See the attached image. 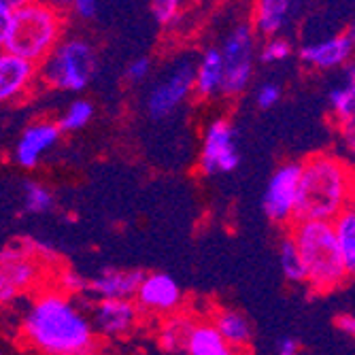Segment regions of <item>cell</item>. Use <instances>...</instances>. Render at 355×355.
Here are the masks:
<instances>
[{
    "instance_id": "obj_1",
    "label": "cell",
    "mask_w": 355,
    "mask_h": 355,
    "mask_svg": "<svg viewBox=\"0 0 355 355\" xmlns=\"http://www.w3.org/2000/svg\"><path fill=\"white\" fill-rule=\"evenodd\" d=\"M26 340L45 355H96L98 336L89 317L67 296L43 294L24 315Z\"/></svg>"
},
{
    "instance_id": "obj_2",
    "label": "cell",
    "mask_w": 355,
    "mask_h": 355,
    "mask_svg": "<svg viewBox=\"0 0 355 355\" xmlns=\"http://www.w3.org/2000/svg\"><path fill=\"white\" fill-rule=\"evenodd\" d=\"M353 207V171L334 153H313L300 162L294 221H334Z\"/></svg>"
},
{
    "instance_id": "obj_3",
    "label": "cell",
    "mask_w": 355,
    "mask_h": 355,
    "mask_svg": "<svg viewBox=\"0 0 355 355\" xmlns=\"http://www.w3.org/2000/svg\"><path fill=\"white\" fill-rule=\"evenodd\" d=\"M67 15L53 3L26 0L11 13L7 39L0 49H7L32 64H39L64 39Z\"/></svg>"
},
{
    "instance_id": "obj_4",
    "label": "cell",
    "mask_w": 355,
    "mask_h": 355,
    "mask_svg": "<svg viewBox=\"0 0 355 355\" xmlns=\"http://www.w3.org/2000/svg\"><path fill=\"white\" fill-rule=\"evenodd\" d=\"M292 241L304 264V283L315 292H334L347 281L349 272L334 239L332 221H294Z\"/></svg>"
},
{
    "instance_id": "obj_5",
    "label": "cell",
    "mask_w": 355,
    "mask_h": 355,
    "mask_svg": "<svg viewBox=\"0 0 355 355\" xmlns=\"http://www.w3.org/2000/svg\"><path fill=\"white\" fill-rule=\"evenodd\" d=\"M98 69V55L89 41L79 37L62 39L39 64V79L60 92H83Z\"/></svg>"
},
{
    "instance_id": "obj_6",
    "label": "cell",
    "mask_w": 355,
    "mask_h": 355,
    "mask_svg": "<svg viewBox=\"0 0 355 355\" xmlns=\"http://www.w3.org/2000/svg\"><path fill=\"white\" fill-rule=\"evenodd\" d=\"M223 62V83L221 94L228 98L241 96L251 79L255 69V32L249 24H239L230 30L223 45L219 47Z\"/></svg>"
},
{
    "instance_id": "obj_7",
    "label": "cell",
    "mask_w": 355,
    "mask_h": 355,
    "mask_svg": "<svg viewBox=\"0 0 355 355\" xmlns=\"http://www.w3.org/2000/svg\"><path fill=\"white\" fill-rule=\"evenodd\" d=\"M193 94V64L183 60L175 64L162 79H159L151 92L147 94L145 109L151 119L159 121L177 113L187 98Z\"/></svg>"
},
{
    "instance_id": "obj_8",
    "label": "cell",
    "mask_w": 355,
    "mask_h": 355,
    "mask_svg": "<svg viewBox=\"0 0 355 355\" xmlns=\"http://www.w3.org/2000/svg\"><path fill=\"white\" fill-rule=\"evenodd\" d=\"M202 175H225L239 168L241 153L236 147V132L228 119H215L207 125L200 147Z\"/></svg>"
},
{
    "instance_id": "obj_9",
    "label": "cell",
    "mask_w": 355,
    "mask_h": 355,
    "mask_svg": "<svg viewBox=\"0 0 355 355\" xmlns=\"http://www.w3.org/2000/svg\"><path fill=\"white\" fill-rule=\"evenodd\" d=\"M300 185V162H287L279 166L264 193V213L275 223H287L294 219Z\"/></svg>"
},
{
    "instance_id": "obj_10",
    "label": "cell",
    "mask_w": 355,
    "mask_h": 355,
    "mask_svg": "<svg viewBox=\"0 0 355 355\" xmlns=\"http://www.w3.org/2000/svg\"><path fill=\"white\" fill-rule=\"evenodd\" d=\"M60 135L62 130L58 128V123L47 121V119L35 121L28 128H24V132L17 139L15 149H13L15 164L26 171L37 168L43 162V157L58 145Z\"/></svg>"
},
{
    "instance_id": "obj_11",
    "label": "cell",
    "mask_w": 355,
    "mask_h": 355,
    "mask_svg": "<svg viewBox=\"0 0 355 355\" xmlns=\"http://www.w3.org/2000/svg\"><path fill=\"white\" fill-rule=\"evenodd\" d=\"M39 79V67L7 49H0V105H11L32 89Z\"/></svg>"
},
{
    "instance_id": "obj_12",
    "label": "cell",
    "mask_w": 355,
    "mask_h": 355,
    "mask_svg": "<svg viewBox=\"0 0 355 355\" xmlns=\"http://www.w3.org/2000/svg\"><path fill=\"white\" fill-rule=\"evenodd\" d=\"M353 55V30L340 32L336 37L315 41L300 47L298 58L304 67L315 71H334L347 67Z\"/></svg>"
},
{
    "instance_id": "obj_13",
    "label": "cell",
    "mask_w": 355,
    "mask_h": 355,
    "mask_svg": "<svg viewBox=\"0 0 355 355\" xmlns=\"http://www.w3.org/2000/svg\"><path fill=\"white\" fill-rule=\"evenodd\" d=\"M137 306L149 313H173L183 300L179 283L164 272L145 275L137 289Z\"/></svg>"
},
{
    "instance_id": "obj_14",
    "label": "cell",
    "mask_w": 355,
    "mask_h": 355,
    "mask_svg": "<svg viewBox=\"0 0 355 355\" xmlns=\"http://www.w3.org/2000/svg\"><path fill=\"white\" fill-rule=\"evenodd\" d=\"M139 319V306L132 300H98L92 311V326L96 334L109 338L125 336Z\"/></svg>"
},
{
    "instance_id": "obj_15",
    "label": "cell",
    "mask_w": 355,
    "mask_h": 355,
    "mask_svg": "<svg viewBox=\"0 0 355 355\" xmlns=\"http://www.w3.org/2000/svg\"><path fill=\"white\" fill-rule=\"evenodd\" d=\"M143 277L137 268H105L87 283V292L98 300H132Z\"/></svg>"
},
{
    "instance_id": "obj_16",
    "label": "cell",
    "mask_w": 355,
    "mask_h": 355,
    "mask_svg": "<svg viewBox=\"0 0 355 355\" xmlns=\"http://www.w3.org/2000/svg\"><path fill=\"white\" fill-rule=\"evenodd\" d=\"M298 0H255L253 5V32L268 37H281L283 28L289 24L292 11Z\"/></svg>"
},
{
    "instance_id": "obj_17",
    "label": "cell",
    "mask_w": 355,
    "mask_h": 355,
    "mask_svg": "<svg viewBox=\"0 0 355 355\" xmlns=\"http://www.w3.org/2000/svg\"><path fill=\"white\" fill-rule=\"evenodd\" d=\"M223 83V62L219 47H209L202 58L193 64V94L198 98H213L221 94Z\"/></svg>"
},
{
    "instance_id": "obj_18",
    "label": "cell",
    "mask_w": 355,
    "mask_h": 355,
    "mask_svg": "<svg viewBox=\"0 0 355 355\" xmlns=\"http://www.w3.org/2000/svg\"><path fill=\"white\" fill-rule=\"evenodd\" d=\"M328 103L340 128L355 123V67H353V62H349L345 67L343 83L330 89Z\"/></svg>"
},
{
    "instance_id": "obj_19",
    "label": "cell",
    "mask_w": 355,
    "mask_h": 355,
    "mask_svg": "<svg viewBox=\"0 0 355 355\" xmlns=\"http://www.w3.org/2000/svg\"><path fill=\"white\" fill-rule=\"evenodd\" d=\"M215 330L221 334V338L228 343L232 349H243L251 343L253 338V330L249 319L234 311V309H223L215 315Z\"/></svg>"
},
{
    "instance_id": "obj_20",
    "label": "cell",
    "mask_w": 355,
    "mask_h": 355,
    "mask_svg": "<svg viewBox=\"0 0 355 355\" xmlns=\"http://www.w3.org/2000/svg\"><path fill=\"white\" fill-rule=\"evenodd\" d=\"M185 351L187 355H234V349L211 324H193Z\"/></svg>"
},
{
    "instance_id": "obj_21",
    "label": "cell",
    "mask_w": 355,
    "mask_h": 355,
    "mask_svg": "<svg viewBox=\"0 0 355 355\" xmlns=\"http://www.w3.org/2000/svg\"><path fill=\"white\" fill-rule=\"evenodd\" d=\"M0 272H3V277L17 289V292L30 287L39 277L37 264L24 253H7L0 257Z\"/></svg>"
},
{
    "instance_id": "obj_22",
    "label": "cell",
    "mask_w": 355,
    "mask_h": 355,
    "mask_svg": "<svg viewBox=\"0 0 355 355\" xmlns=\"http://www.w3.org/2000/svg\"><path fill=\"white\" fill-rule=\"evenodd\" d=\"M332 230H334V239L343 255L345 268L351 277L355 272V211L353 207L343 211L332 221Z\"/></svg>"
},
{
    "instance_id": "obj_23",
    "label": "cell",
    "mask_w": 355,
    "mask_h": 355,
    "mask_svg": "<svg viewBox=\"0 0 355 355\" xmlns=\"http://www.w3.org/2000/svg\"><path fill=\"white\" fill-rule=\"evenodd\" d=\"M21 205L24 211L30 215H45L53 209L55 198L53 191L39 181H26L21 187Z\"/></svg>"
},
{
    "instance_id": "obj_24",
    "label": "cell",
    "mask_w": 355,
    "mask_h": 355,
    "mask_svg": "<svg viewBox=\"0 0 355 355\" xmlns=\"http://www.w3.org/2000/svg\"><path fill=\"white\" fill-rule=\"evenodd\" d=\"M191 328H193L191 319L183 315H175L166 319V324L159 330V347L164 351H185Z\"/></svg>"
},
{
    "instance_id": "obj_25",
    "label": "cell",
    "mask_w": 355,
    "mask_h": 355,
    "mask_svg": "<svg viewBox=\"0 0 355 355\" xmlns=\"http://www.w3.org/2000/svg\"><path fill=\"white\" fill-rule=\"evenodd\" d=\"M92 117H94V105L87 98H75L64 109V113L55 123L62 132H77L92 121Z\"/></svg>"
},
{
    "instance_id": "obj_26",
    "label": "cell",
    "mask_w": 355,
    "mask_h": 355,
    "mask_svg": "<svg viewBox=\"0 0 355 355\" xmlns=\"http://www.w3.org/2000/svg\"><path fill=\"white\" fill-rule=\"evenodd\" d=\"M279 260H281V268L283 275L292 281V283H304L306 272H304V264L300 260V253L292 241V236H287L281 241L279 245Z\"/></svg>"
},
{
    "instance_id": "obj_27",
    "label": "cell",
    "mask_w": 355,
    "mask_h": 355,
    "mask_svg": "<svg viewBox=\"0 0 355 355\" xmlns=\"http://www.w3.org/2000/svg\"><path fill=\"white\" fill-rule=\"evenodd\" d=\"M292 43H289L287 39L283 37H268L264 41V45L260 47V53H257V58H260L262 64H279V62H285L289 55H292Z\"/></svg>"
},
{
    "instance_id": "obj_28",
    "label": "cell",
    "mask_w": 355,
    "mask_h": 355,
    "mask_svg": "<svg viewBox=\"0 0 355 355\" xmlns=\"http://www.w3.org/2000/svg\"><path fill=\"white\" fill-rule=\"evenodd\" d=\"M183 5L185 0H153V17L157 19V24L173 26L181 15Z\"/></svg>"
},
{
    "instance_id": "obj_29",
    "label": "cell",
    "mask_w": 355,
    "mask_h": 355,
    "mask_svg": "<svg viewBox=\"0 0 355 355\" xmlns=\"http://www.w3.org/2000/svg\"><path fill=\"white\" fill-rule=\"evenodd\" d=\"M281 101V85L279 83H272V81H266L262 83L260 87L255 89V105L260 109H272L277 107Z\"/></svg>"
},
{
    "instance_id": "obj_30",
    "label": "cell",
    "mask_w": 355,
    "mask_h": 355,
    "mask_svg": "<svg viewBox=\"0 0 355 355\" xmlns=\"http://www.w3.org/2000/svg\"><path fill=\"white\" fill-rule=\"evenodd\" d=\"M151 73V60L141 55L137 60H132L130 64H128V69H125V77L130 79L132 83H143Z\"/></svg>"
},
{
    "instance_id": "obj_31",
    "label": "cell",
    "mask_w": 355,
    "mask_h": 355,
    "mask_svg": "<svg viewBox=\"0 0 355 355\" xmlns=\"http://www.w3.org/2000/svg\"><path fill=\"white\" fill-rule=\"evenodd\" d=\"M69 9L75 13L77 19L89 21L98 15V0H71Z\"/></svg>"
},
{
    "instance_id": "obj_32",
    "label": "cell",
    "mask_w": 355,
    "mask_h": 355,
    "mask_svg": "<svg viewBox=\"0 0 355 355\" xmlns=\"http://www.w3.org/2000/svg\"><path fill=\"white\" fill-rule=\"evenodd\" d=\"M277 353H279V355H302V351H300V343H298L294 336H285V338H281V340H279V345H277Z\"/></svg>"
},
{
    "instance_id": "obj_33",
    "label": "cell",
    "mask_w": 355,
    "mask_h": 355,
    "mask_svg": "<svg viewBox=\"0 0 355 355\" xmlns=\"http://www.w3.org/2000/svg\"><path fill=\"white\" fill-rule=\"evenodd\" d=\"M15 296H17V289L3 277V272H0V304H7Z\"/></svg>"
},
{
    "instance_id": "obj_34",
    "label": "cell",
    "mask_w": 355,
    "mask_h": 355,
    "mask_svg": "<svg viewBox=\"0 0 355 355\" xmlns=\"http://www.w3.org/2000/svg\"><path fill=\"white\" fill-rule=\"evenodd\" d=\"M64 287H67L69 292H81V289H87V283L77 272H69L64 277Z\"/></svg>"
},
{
    "instance_id": "obj_35",
    "label": "cell",
    "mask_w": 355,
    "mask_h": 355,
    "mask_svg": "<svg viewBox=\"0 0 355 355\" xmlns=\"http://www.w3.org/2000/svg\"><path fill=\"white\" fill-rule=\"evenodd\" d=\"M336 326L347 334V336H355V317L351 313H345L336 319Z\"/></svg>"
},
{
    "instance_id": "obj_36",
    "label": "cell",
    "mask_w": 355,
    "mask_h": 355,
    "mask_svg": "<svg viewBox=\"0 0 355 355\" xmlns=\"http://www.w3.org/2000/svg\"><path fill=\"white\" fill-rule=\"evenodd\" d=\"M9 21H11V13L0 9V47H3L5 39H7V32H9Z\"/></svg>"
},
{
    "instance_id": "obj_37",
    "label": "cell",
    "mask_w": 355,
    "mask_h": 355,
    "mask_svg": "<svg viewBox=\"0 0 355 355\" xmlns=\"http://www.w3.org/2000/svg\"><path fill=\"white\" fill-rule=\"evenodd\" d=\"M26 3V0H0V9H5L9 13H13L17 7H21Z\"/></svg>"
},
{
    "instance_id": "obj_38",
    "label": "cell",
    "mask_w": 355,
    "mask_h": 355,
    "mask_svg": "<svg viewBox=\"0 0 355 355\" xmlns=\"http://www.w3.org/2000/svg\"><path fill=\"white\" fill-rule=\"evenodd\" d=\"M37 3H53V0H37Z\"/></svg>"
}]
</instances>
